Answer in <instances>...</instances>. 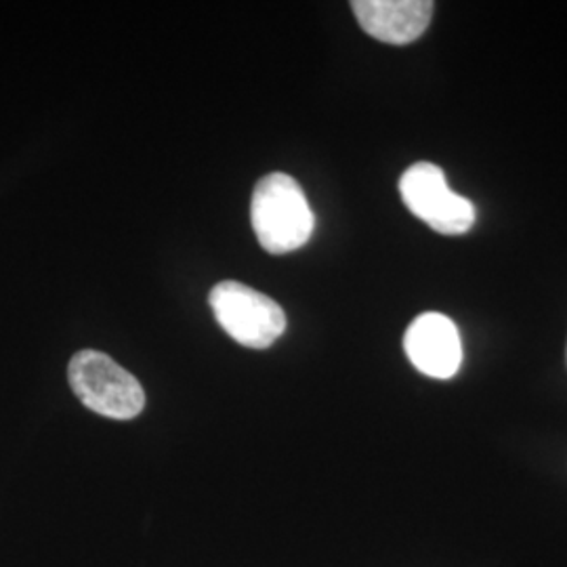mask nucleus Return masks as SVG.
Masks as SVG:
<instances>
[{
  "instance_id": "1",
  "label": "nucleus",
  "mask_w": 567,
  "mask_h": 567,
  "mask_svg": "<svg viewBox=\"0 0 567 567\" xmlns=\"http://www.w3.org/2000/svg\"><path fill=\"white\" fill-rule=\"evenodd\" d=\"M250 221L259 244L271 255H288L307 244L316 217L303 187L286 173H269L257 183Z\"/></svg>"
},
{
  "instance_id": "2",
  "label": "nucleus",
  "mask_w": 567,
  "mask_h": 567,
  "mask_svg": "<svg viewBox=\"0 0 567 567\" xmlns=\"http://www.w3.org/2000/svg\"><path fill=\"white\" fill-rule=\"evenodd\" d=\"M68 379L82 404L105 419L131 421L145 408L142 383L102 351H79L70 360Z\"/></svg>"
},
{
  "instance_id": "3",
  "label": "nucleus",
  "mask_w": 567,
  "mask_h": 567,
  "mask_svg": "<svg viewBox=\"0 0 567 567\" xmlns=\"http://www.w3.org/2000/svg\"><path fill=\"white\" fill-rule=\"evenodd\" d=\"M208 303L219 326L244 347L267 349L286 330L282 307L246 284L234 280L217 284L210 290Z\"/></svg>"
},
{
  "instance_id": "4",
  "label": "nucleus",
  "mask_w": 567,
  "mask_h": 567,
  "mask_svg": "<svg viewBox=\"0 0 567 567\" xmlns=\"http://www.w3.org/2000/svg\"><path fill=\"white\" fill-rule=\"evenodd\" d=\"M400 194L414 217L444 236H461L475 224V206L447 187L435 164H412L400 179Z\"/></svg>"
},
{
  "instance_id": "5",
  "label": "nucleus",
  "mask_w": 567,
  "mask_h": 567,
  "mask_svg": "<svg viewBox=\"0 0 567 567\" xmlns=\"http://www.w3.org/2000/svg\"><path fill=\"white\" fill-rule=\"evenodd\" d=\"M404 349L412 365L431 379H452L463 364L456 324L435 311L419 316L405 330Z\"/></svg>"
},
{
  "instance_id": "6",
  "label": "nucleus",
  "mask_w": 567,
  "mask_h": 567,
  "mask_svg": "<svg viewBox=\"0 0 567 567\" xmlns=\"http://www.w3.org/2000/svg\"><path fill=\"white\" fill-rule=\"evenodd\" d=\"M351 9L365 34L389 44L421 39L433 18L429 0H355Z\"/></svg>"
}]
</instances>
